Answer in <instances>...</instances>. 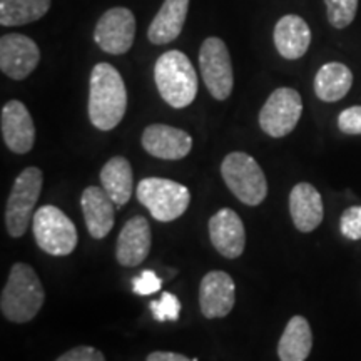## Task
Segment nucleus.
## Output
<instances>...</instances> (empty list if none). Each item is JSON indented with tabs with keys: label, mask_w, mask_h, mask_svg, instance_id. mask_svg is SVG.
<instances>
[{
	"label": "nucleus",
	"mask_w": 361,
	"mask_h": 361,
	"mask_svg": "<svg viewBox=\"0 0 361 361\" xmlns=\"http://www.w3.org/2000/svg\"><path fill=\"white\" fill-rule=\"evenodd\" d=\"M40 61L37 44L24 34H6L0 39V71L13 80H24Z\"/></svg>",
	"instance_id": "nucleus-11"
},
{
	"label": "nucleus",
	"mask_w": 361,
	"mask_h": 361,
	"mask_svg": "<svg viewBox=\"0 0 361 361\" xmlns=\"http://www.w3.org/2000/svg\"><path fill=\"white\" fill-rule=\"evenodd\" d=\"M44 300V286L34 268L25 263L13 264L0 298L4 318L12 323L30 322L42 308Z\"/></svg>",
	"instance_id": "nucleus-2"
},
{
	"label": "nucleus",
	"mask_w": 361,
	"mask_h": 361,
	"mask_svg": "<svg viewBox=\"0 0 361 361\" xmlns=\"http://www.w3.org/2000/svg\"><path fill=\"white\" fill-rule=\"evenodd\" d=\"M35 243L51 256H67L78 246V229L71 218L56 206H42L32 219Z\"/></svg>",
	"instance_id": "nucleus-7"
},
{
	"label": "nucleus",
	"mask_w": 361,
	"mask_h": 361,
	"mask_svg": "<svg viewBox=\"0 0 361 361\" xmlns=\"http://www.w3.org/2000/svg\"><path fill=\"white\" fill-rule=\"evenodd\" d=\"M149 308H151L156 322H178L180 314V301L173 293H162L159 300L149 303Z\"/></svg>",
	"instance_id": "nucleus-26"
},
{
	"label": "nucleus",
	"mask_w": 361,
	"mask_h": 361,
	"mask_svg": "<svg viewBox=\"0 0 361 361\" xmlns=\"http://www.w3.org/2000/svg\"><path fill=\"white\" fill-rule=\"evenodd\" d=\"M209 238L216 251L228 259L239 258L245 251V224L229 207H223L209 219Z\"/></svg>",
	"instance_id": "nucleus-15"
},
{
	"label": "nucleus",
	"mask_w": 361,
	"mask_h": 361,
	"mask_svg": "<svg viewBox=\"0 0 361 361\" xmlns=\"http://www.w3.org/2000/svg\"><path fill=\"white\" fill-rule=\"evenodd\" d=\"M80 206L87 231L94 239H102L114 228V201L104 189L90 186L85 188L80 197Z\"/></svg>",
	"instance_id": "nucleus-17"
},
{
	"label": "nucleus",
	"mask_w": 361,
	"mask_h": 361,
	"mask_svg": "<svg viewBox=\"0 0 361 361\" xmlns=\"http://www.w3.org/2000/svg\"><path fill=\"white\" fill-rule=\"evenodd\" d=\"M189 11V0H164L159 12L147 29L149 42L164 45L176 40L183 32Z\"/></svg>",
	"instance_id": "nucleus-20"
},
{
	"label": "nucleus",
	"mask_w": 361,
	"mask_h": 361,
	"mask_svg": "<svg viewBox=\"0 0 361 361\" xmlns=\"http://www.w3.org/2000/svg\"><path fill=\"white\" fill-rule=\"evenodd\" d=\"M303 114L300 92L291 87L274 90L259 111V126L271 137H284L295 130Z\"/></svg>",
	"instance_id": "nucleus-9"
},
{
	"label": "nucleus",
	"mask_w": 361,
	"mask_h": 361,
	"mask_svg": "<svg viewBox=\"0 0 361 361\" xmlns=\"http://www.w3.org/2000/svg\"><path fill=\"white\" fill-rule=\"evenodd\" d=\"M328 22L335 29H346L358 12V0H324Z\"/></svg>",
	"instance_id": "nucleus-25"
},
{
	"label": "nucleus",
	"mask_w": 361,
	"mask_h": 361,
	"mask_svg": "<svg viewBox=\"0 0 361 361\" xmlns=\"http://www.w3.org/2000/svg\"><path fill=\"white\" fill-rule=\"evenodd\" d=\"M135 37V17L126 7L104 12L94 29V40L104 52L123 56L133 47Z\"/></svg>",
	"instance_id": "nucleus-10"
},
{
	"label": "nucleus",
	"mask_w": 361,
	"mask_h": 361,
	"mask_svg": "<svg viewBox=\"0 0 361 361\" xmlns=\"http://www.w3.org/2000/svg\"><path fill=\"white\" fill-rule=\"evenodd\" d=\"M44 174L39 168H25L17 176L6 207V226L12 238L24 236L34 219V207L42 191Z\"/></svg>",
	"instance_id": "nucleus-6"
},
{
	"label": "nucleus",
	"mask_w": 361,
	"mask_h": 361,
	"mask_svg": "<svg viewBox=\"0 0 361 361\" xmlns=\"http://www.w3.org/2000/svg\"><path fill=\"white\" fill-rule=\"evenodd\" d=\"M146 361H194L189 360L188 356L173 353V351H154L146 358Z\"/></svg>",
	"instance_id": "nucleus-31"
},
{
	"label": "nucleus",
	"mask_w": 361,
	"mask_h": 361,
	"mask_svg": "<svg viewBox=\"0 0 361 361\" xmlns=\"http://www.w3.org/2000/svg\"><path fill=\"white\" fill-rule=\"evenodd\" d=\"M0 128L6 146L16 154H27L34 147L35 126L25 104L8 101L2 107Z\"/></svg>",
	"instance_id": "nucleus-14"
},
{
	"label": "nucleus",
	"mask_w": 361,
	"mask_h": 361,
	"mask_svg": "<svg viewBox=\"0 0 361 361\" xmlns=\"http://www.w3.org/2000/svg\"><path fill=\"white\" fill-rule=\"evenodd\" d=\"M162 286V279L157 276L154 271L144 269L139 276L133 279V291L139 296H147L159 291Z\"/></svg>",
	"instance_id": "nucleus-28"
},
{
	"label": "nucleus",
	"mask_w": 361,
	"mask_h": 361,
	"mask_svg": "<svg viewBox=\"0 0 361 361\" xmlns=\"http://www.w3.org/2000/svg\"><path fill=\"white\" fill-rule=\"evenodd\" d=\"M151 245V226H149L146 218L135 216V218H130L124 224L123 231L117 238L116 258L121 266L134 268V266H139L147 258Z\"/></svg>",
	"instance_id": "nucleus-16"
},
{
	"label": "nucleus",
	"mask_w": 361,
	"mask_h": 361,
	"mask_svg": "<svg viewBox=\"0 0 361 361\" xmlns=\"http://www.w3.org/2000/svg\"><path fill=\"white\" fill-rule=\"evenodd\" d=\"M154 80L161 97L174 109H184L197 96V74L180 51H168L157 59Z\"/></svg>",
	"instance_id": "nucleus-3"
},
{
	"label": "nucleus",
	"mask_w": 361,
	"mask_h": 361,
	"mask_svg": "<svg viewBox=\"0 0 361 361\" xmlns=\"http://www.w3.org/2000/svg\"><path fill=\"white\" fill-rule=\"evenodd\" d=\"M135 196L142 206L147 207L152 218L161 223L180 218L191 202V192L186 186L162 178L142 179Z\"/></svg>",
	"instance_id": "nucleus-5"
},
{
	"label": "nucleus",
	"mask_w": 361,
	"mask_h": 361,
	"mask_svg": "<svg viewBox=\"0 0 361 361\" xmlns=\"http://www.w3.org/2000/svg\"><path fill=\"white\" fill-rule=\"evenodd\" d=\"M338 128L343 134L361 135V106H351L338 116Z\"/></svg>",
	"instance_id": "nucleus-29"
},
{
	"label": "nucleus",
	"mask_w": 361,
	"mask_h": 361,
	"mask_svg": "<svg viewBox=\"0 0 361 361\" xmlns=\"http://www.w3.org/2000/svg\"><path fill=\"white\" fill-rule=\"evenodd\" d=\"M313 348V333L305 316H293L278 343L281 361H306Z\"/></svg>",
	"instance_id": "nucleus-21"
},
{
	"label": "nucleus",
	"mask_w": 361,
	"mask_h": 361,
	"mask_svg": "<svg viewBox=\"0 0 361 361\" xmlns=\"http://www.w3.org/2000/svg\"><path fill=\"white\" fill-rule=\"evenodd\" d=\"M200 67L211 96L218 101H226L233 92L234 74L231 56L224 40L219 37H207L200 49Z\"/></svg>",
	"instance_id": "nucleus-8"
},
{
	"label": "nucleus",
	"mask_w": 361,
	"mask_h": 361,
	"mask_svg": "<svg viewBox=\"0 0 361 361\" xmlns=\"http://www.w3.org/2000/svg\"><path fill=\"white\" fill-rule=\"evenodd\" d=\"M340 229L343 236L351 241L361 239V206H351L341 214Z\"/></svg>",
	"instance_id": "nucleus-27"
},
{
	"label": "nucleus",
	"mask_w": 361,
	"mask_h": 361,
	"mask_svg": "<svg viewBox=\"0 0 361 361\" xmlns=\"http://www.w3.org/2000/svg\"><path fill=\"white\" fill-rule=\"evenodd\" d=\"M274 45L279 56L288 61H296L308 52L311 44V29L303 17L288 13L274 25Z\"/></svg>",
	"instance_id": "nucleus-19"
},
{
	"label": "nucleus",
	"mask_w": 361,
	"mask_h": 361,
	"mask_svg": "<svg viewBox=\"0 0 361 361\" xmlns=\"http://www.w3.org/2000/svg\"><path fill=\"white\" fill-rule=\"evenodd\" d=\"M128 109V90L114 66L99 62L90 72L89 117L94 128L111 130L119 126Z\"/></svg>",
	"instance_id": "nucleus-1"
},
{
	"label": "nucleus",
	"mask_w": 361,
	"mask_h": 361,
	"mask_svg": "<svg viewBox=\"0 0 361 361\" xmlns=\"http://www.w3.org/2000/svg\"><path fill=\"white\" fill-rule=\"evenodd\" d=\"M51 8V0H0V24L25 25L42 19Z\"/></svg>",
	"instance_id": "nucleus-24"
},
{
	"label": "nucleus",
	"mask_w": 361,
	"mask_h": 361,
	"mask_svg": "<svg viewBox=\"0 0 361 361\" xmlns=\"http://www.w3.org/2000/svg\"><path fill=\"white\" fill-rule=\"evenodd\" d=\"M226 186L243 204L258 206L268 196V180L256 159L246 152H231L221 164Z\"/></svg>",
	"instance_id": "nucleus-4"
},
{
	"label": "nucleus",
	"mask_w": 361,
	"mask_h": 361,
	"mask_svg": "<svg viewBox=\"0 0 361 361\" xmlns=\"http://www.w3.org/2000/svg\"><path fill=\"white\" fill-rule=\"evenodd\" d=\"M142 147L147 154L164 161L186 157L192 149V137L186 130L168 124H151L142 133Z\"/></svg>",
	"instance_id": "nucleus-13"
},
{
	"label": "nucleus",
	"mask_w": 361,
	"mask_h": 361,
	"mask_svg": "<svg viewBox=\"0 0 361 361\" xmlns=\"http://www.w3.org/2000/svg\"><path fill=\"white\" fill-rule=\"evenodd\" d=\"M290 213L298 231H314L324 218L323 197L318 189L310 183L296 184L290 194Z\"/></svg>",
	"instance_id": "nucleus-18"
},
{
	"label": "nucleus",
	"mask_w": 361,
	"mask_h": 361,
	"mask_svg": "<svg viewBox=\"0 0 361 361\" xmlns=\"http://www.w3.org/2000/svg\"><path fill=\"white\" fill-rule=\"evenodd\" d=\"M101 184L117 207L128 204L134 186L130 162L123 156L107 161L101 171Z\"/></svg>",
	"instance_id": "nucleus-23"
},
{
	"label": "nucleus",
	"mask_w": 361,
	"mask_h": 361,
	"mask_svg": "<svg viewBox=\"0 0 361 361\" xmlns=\"http://www.w3.org/2000/svg\"><path fill=\"white\" fill-rule=\"evenodd\" d=\"M353 72L341 62H328L314 75V94L323 102H338L350 92Z\"/></svg>",
	"instance_id": "nucleus-22"
},
{
	"label": "nucleus",
	"mask_w": 361,
	"mask_h": 361,
	"mask_svg": "<svg viewBox=\"0 0 361 361\" xmlns=\"http://www.w3.org/2000/svg\"><path fill=\"white\" fill-rule=\"evenodd\" d=\"M56 361H106L101 351L92 348V346H78L66 351Z\"/></svg>",
	"instance_id": "nucleus-30"
},
{
	"label": "nucleus",
	"mask_w": 361,
	"mask_h": 361,
	"mask_svg": "<svg viewBox=\"0 0 361 361\" xmlns=\"http://www.w3.org/2000/svg\"><path fill=\"white\" fill-rule=\"evenodd\" d=\"M236 303V284L224 271H209L200 286L201 313L207 319L224 318Z\"/></svg>",
	"instance_id": "nucleus-12"
}]
</instances>
